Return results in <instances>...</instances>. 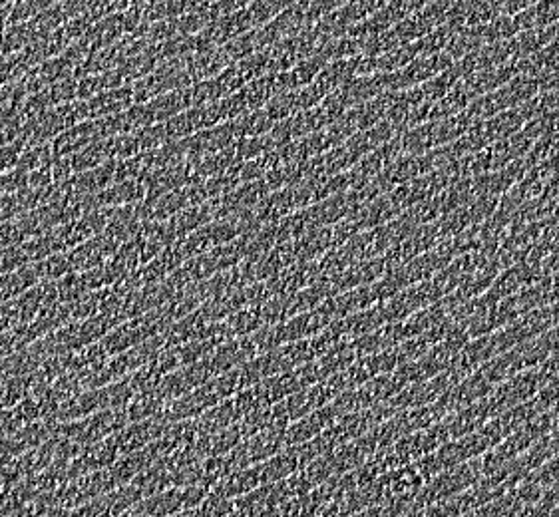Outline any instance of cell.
I'll return each instance as SVG.
<instances>
[{
	"label": "cell",
	"mask_w": 559,
	"mask_h": 517,
	"mask_svg": "<svg viewBox=\"0 0 559 517\" xmlns=\"http://www.w3.org/2000/svg\"><path fill=\"white\" fill-rule=\"evenodd\" d=\"M191 84L186 68V56L182 58H170L158 64L150 74L136 80L132 84L134 90V102L146 104L166 92L186 88Z\"/></svg>",
	"instance_id": "obj_2"
},
{
	"label": "cell",
	"mask_w": 559,
	"mask_h": 517,
	"mask_svg": "<svg viewBox=\"0 0 559 517\" xmlns=\"http://www.w3.org/2000/svg\"><path fill=\"white\" fill-rule=\"evenodd\" d=\"M526 122H528V118L520 108H510L488 120H480L482 134H484V140L488 146L518 134L526 126Z\"/></svg>",
	"instance_id": "obj_7"
},
{
	"label": "cell",
	"mask_w": 559,
	"mask_h": 517,
	"mask_svg": "<svg viewBox=\"0 0 559 517\" xmlns=\"http://www.w3.org/2000/svg\"><path fill=\"white\" fill-rule=\"evenodd\" d=\"M297 0H251L245 10L251 18L253 28H261L267 22H271L275 16H279L283 10H287L291 4H295Z\"/></svg>",
	"instance_id": "obj_11"
},
{
	"label": "cell",
	"mask_w": 559,
	"mask_h": 517,
	"mask_svg": "<svg viewBox=\"0 0 559 517\" xmlns=\"http://www.w3.org/2000/svg\"><path fill=\"white\" fill-rule=\"evenodd\" d=\"M182 142L186 146L187 158H201V156H209V154H217L227 148H233L237 144V136L233 132L231 122H223L213 128L201 130Z\"/></svg>",
	"instance_id": "obj_4"
},
{
	"label": "cell",
	"mask_w": 559,
	"mask_h": 517,
	"mask_svg": "<svg viewBox=\"0 0 559 517\" xmlns=\"http://www.w3.org/2000/svg\"><path fill=\"white\" fill-rule=\"evenodd\" d=\"M150 112H152V118L156 124H162L182 112H186L187 108H191V96H189V86L186 88H178V90H172V92H166L150 102H146Z\"/></svg>",
	"instance_id": "obj_9"
},
{
	"label": "cell",
	"mask_w": 559,
	"mask_h": 517,
	"mask_svg": "<svg viewBox=\"0 0 559 517\" xmlns=\"http://www.w3.org/2000/svg\"><path fill=\"white\" fill-rule=\"evenodd\" d=\"M454 60L446 52L436 54H420L414 60H410L406 66H402L396 72H390V90L402 92L410 90L414 86L424 84L426 80L434 78L436 74L444 72Z\"/></svg>",
	"instance_id": "obj_3"
},
{
	"label": "cell",
	"mask_w": 559,
	"mask_h": 517,
	"mask_svg": "<svg viewBox=\"0 0 559 517\" xmlns=\"http://www.w3.org/2000/svg\"><path fill=\"white\" fill-rule=\"evenodd\" d=\"M52 162V148L50 144H34V146H26L16 168H20L22 172L30 173L46 164Z\"/></svg>",
	"instance_id": "obj_12"
},
{
	"label": "cell",
	"mask_w": 559,
	"mask_h": 517,
	"mask_svg": "<svg viewBox=\"0 0 559 517\" xmlns=\"http://www.w3.org/2000/svg\"><path fill=\"white\" fill-rule=\"evenodd\" d=\"M26 144H28V142H26V136L22 134V136L16 138L14 142H10V144H6V146L0 148V173L8 172V170L16 168V164H18V160H20V156H22Z\"/></svg>",
	"instance_id": "obj_13"
},
{
	"label": "cell",
	"mask_w": 559,
	"mask_h": 517,
	"mask_svg": "<svg viewBox=\"0 0 559 517\" xmlns=\"http://www.w3.org/2000/svg\"><path fill=\"white\" fill-rule=\"evenodd\" d=\"M470 102L472 100H470V96H468V92H466V88L460 80L432 106L430 120H444V118H450L454 114H460L470 106Z\"/></svg>",
	"instance_id": "obj_10"
},
{
	"label": "cell",
	"mask_w": 559,
	"mask_h": 517,
	"mask_svg": "<svg viewBox=\"0 0 559 517\" xmlns=\"http://www.w3.org/2000/svg\"><path fill=\"white\" fill-rule=\"evenodd\" d=\"M88 120V108L86 100H72L66 104L52 106L44 110L38 118L26 124L24 136H26V146L34 144H50L58 134L64 130Z\"/></svg>",
	"instance_id": "obj_1"
},
{
	"label": "cell",
	"mask_w": 559,
	"mask_h": 517,
	"mask_svg": "<svg viewBox=\"0 0 559 517\" xmlns=\"http://www.w3.org/2000/svg\"><path fill=\"white\" fill-rule=\"evenodd\" d=\"M134 90L132 86H120V88H110L106 92H100L92 98L86 100L88 108V120H98L106 118L112 114L126 112L134 106Z\"/></svg>",
	"instance_id": "obj_6"
},
{
	"label": "cell",
	"mask_w": 559,
	"mask_h": 517,
	"mask_svg": "<svg viewBox=\"0 0 559 517\" xmlns=\"http://www.w3.org/2000/svg\"><path fill=\"white\" fill-rule=\"evenodd\" d=\"M512 18H514L516 34L556 24L559 22V0H538Z\"/></svg>",
	"instance_id": "obj_8"
},
{
	"label": "cell",
	"mask_w": 559,
	"mask_h": 517,
	"mask_svg": "<svg viewBox=\"0 0 559 517\" xmlns=\"http://www.w3.org/2000/svg\"><path fill=\"white\" fill-rule=\"evenodd\" d=\"M96 140H102L96 120H84V122H80V124H76V126L64 130L62 134H58V136L50 142L52 160H54V158L72 156V154L80 152L82 148L94 144Z\"/></svg>",
	"instance_id": "obj_5"
}]
</instances>
